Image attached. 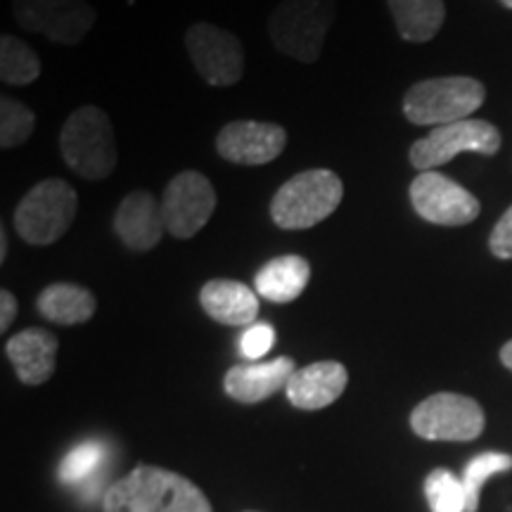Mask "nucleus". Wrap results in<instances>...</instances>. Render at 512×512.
<instances>
[{"label":"nucleus","instance_id":"nucleus-1","mask_svg":"<svg viewBox=\"0 0 512 512\" xmlns=\"http://www.w3.org/2000/svg\"><path fill=\"white\" fill-rule=\"evenodd\" d=\"M105 512H211V505L190 479L138 465L107 489Z\"/></svg>","mask_w":512,"mask_h":512},{"label":"nucleus","instance_id":"nucleus-2","mask_svg":"<svg viewBox=\"0 0 512 512\" xmlns=\"http://www.w3.org/2000/svg\"><path fill=\"white\" fill-rule=\"evenodd\" d=\"M64 164L83 181H105L119 164L117 138L110 114L86 105L69 114L60 133Z\"/></svg>","mask_w":512,"mask_h":512},{"label":"nucleus","instance_id":"nucleus-3","mask_svg":"<svg viewBox=\"0 0 512 512\" xmlns=\"http://www.w3.org/2000/svg\"><path fill=\"white\" fill-rule=\"evenodd\" d=\"M337 17L335 0H280L268 17V38L280 55L313 64Z\"/></svg>","mask_w":512,"mask_h":512},{"label":"nucleus","instance_id":"nucleus-4","mask_svg":"<svg viewBox=\"0 0 512 512\" xmlns=\"http://www.w3.org/2000/svg\"><path fill=\"white\" fill-rule=\"evenodd\" d=\"M344 183L330 169H309L280 185L271 200V219L283 230H306L337 211Z\"/></svg>","mask_w":512,"mask_h":512},{"label":"nucleus","instance_id":"nucleus-5","mask_svg":"<svg viewBox=\"0 0 512 512\" xmlns=\"http://www.w3.org/2000/svg\"><path fill=\"white\" fill-rule=\"evenodd\" d=\"M486 100L482 81L472 76H441L408 88L403 114L415 126H446L470 119Z\"/></svg>","mask_w":512,"mask_h":512},{"label":"nucleus","instance_id":"nucleus-6","mask_svg":"<svg viewBox=\"0 0 512 512\" xmlns=\"http://www.w3.org/2000/svg\"><path fill=\"white\" fill-rule=\"evenodd\" d=\"M79 211L76 190L62 178L36 183L15 209V230L27 245H55L72 228Z\"/></svg>","mask_w":512,"mask_h":512},{"label":"nucleus","instance_id":"nucleus-7","mask_svg":"<svg viewBox=\"0 0 512 512\" xmlns=\"http://www.w3.org/2000/svg\"><path fill=\"white\" fill-rule=\"evenodd\" d=\"M498 150H501V133L494 124L482 119H465L432 128L425 138L415 140L408 159L422 174L448 164L460 152L494 157Z\"/></svg>","mask_w":512,"mask_h":512},{"label":"nucleus","instance_id":"nucleus-8","mask_svg":"<svg viewBox=\"0 0 512 512\" xmlns=\"http://www.w3.org/2000/svg\"><path fill=\"white\" fill-rule=\"evenodd\" d=\"M484 425L482 406L453 392L427 396L411 413L413 432L430 441H472L484 432Z\"/></svg>","mask_w":512,"mask_h":512},{"label":"nucleus","instance_id":"nucleus-9","mask_svg":"<svg viewBox=\"0 0 512 512\" xmlns=\"http://www.w3.org/2000/svg\"><path fill=\"white\" fill-rule=\"evenodd\" d=\"M12 17L24 31L76 46L93 29L98 10L86 0H12Z\"/></svg>","mask_w":512,"mask_h":512},{"label":"nucleus","instance_id":"nucleus-10","mask_svg":"<svg viewBox=\"0 0 512 512\" xmlns=\"http://www.w3.org/2000/svg\"><path fill=\"white\" fill-rule=\"evenodd\" d=\"M185 50H188L195 72L209 86H235L245 74V50H242L240 38L216 24H192L185 34Z\"/></svg>","mask_w":512,"mask_h":512},{"label":"nucleus","instance_id":"nucleus-11","mask_svg":"<svg viewBox=\"0 0 512 512\" xmlns=\"http://www.w3.org/2000/svg\"><path fill=\"white\" fill-rule=\"evenodd\" d=\"M216 209V190L200 171H181L166 185L162 214L166 233L176 240L195 238Z\"/></svg>","mask_w":512,"mask_h":512},{"label":"nucleus","instance_id":"nucleus-12","mask_svg":"<svg viewBox=\"0 0 512 512\" xmlns=\"http://www.w3.org/2000/svg\"><path fill=\"white\" fill-rule=\"evenodd\" d=\"M411 204L422 221L434 226H467L482 204L470 190L439 171H422L411 183Z\"/></svg>","mask_w":512,"mask_h":512},{"label":"nucleus","instance_id":"nucleus-13","mask_svg":"<svg viewBox=\"0 0 512 512\" xmlns=\"http://www.w3.org/2000/svg\"><path fill=\"white\" fill-rule=\"evenodd\" d=\"M287 131L271 121H230L216 136V152L230 164L264 166L285 152Z\"/></svg>","mask_w":512,"mask_h":512},{"label":"nucleus","instance_id":"nucleus-14","mask_svg":"<svg viewBox=\"0 0 512 512\" xmlns=\"http://www.w3.org/2000/svg\"><path fill=\"white\" fill-rule=\"evenodd\" d=\"M162 202L152 192L133 190L119 202L114 214V233L133 252H150L164 235Z\"/></svg>","mask_w":512,"mask_h":512},{"label":"nucleus","instance_id":"nucleus-15","mask_svg":"<svg viewBox=\"0 0 512 512\" xmlns=\"http://www.w3.org/2000/svg\"><path fill=\"white\" fill-rule=\"evenodd\" d=\"M349 382V373L337 361L311 363L292 375L287 384V399L294 408L302 411H320V408L335 403L344 394Z\"/></svg>","mask_w":512,"mask_h":512},{"label":"nucleus","instance_id":"nucleus-16","mask_svg":"<svg viewBox=\"0 0 512 512\" xmlns=\"http://www.w3.org/2000/svg\"><path fill=\"white\" fill-rule=\"evenodd\" d=\"M294 373H297V368H294L292 358L287 356H280L268 363L235 366L223 377V389H226L230 399L240 403H259L280 392V389H287Z\"/></svg>","mask_w":512,"mask_h":512},{"label":"nucleus","instance_id":"nucleus-17","mask_svg":"<svg viewBox=\"0 0 512 512\" xmlns=\"http://www.w3.org/2000/svg\"><path fill=\"white\" fill-rule=\"evenodd\" d=\"M57 337L41 328H29L17 332L5 344V354L15 366V373L24 384H43L55 373L57 361Z\"/></svg>","mask_w":512,"mask_h":512},{"label":"nucleus","instance_id":"nucleus-18","mask_svg":"<svg viewBox=\"0 0 512 512\" xmlns=\"http://www.w3.org/2000/svg\"><path fill=\"white\" fill-rule=\"evenodd\" d=\"M200 304L209 318L233 328L252 325L259 316V294L238 280H209L200 292Z\"/></svg>","mask_w":512,"mask_h":512},{"label":"nucleus","instance_id":"nucleus-19","mask_svg":"<svg viewBox=\"0 0 512 512\" xmlns=\"http://www.w3.org/2000/svg\"><path fill=\"white\" fill-rule=\"evenodd\" d=\"M311 280V266L304 256L285 254L275 256L259 268L254 278V287L259 297L275 304L294 302L306 290Z\"/></svg>","mask_w":512,"mask_h":512},{"label":"nucleus","instance_id":"nucleus-20","mask_svg":"<svg viewBox=\"0 0 512 512\" xmlns=\"http://www.w3.org/2000/svg\"><path fill=\"white\" fill-rule=\"evenodd\" d=\"M38 313L57 325H79L93 318L95 294L74 283H55L38 294Z\"/></svg>","mask_w":512,"mask_h":512},{"label":"nucleus","instance_id":"nucleus-21","mask_svg":"<svg viewBox=\"0 0 512 512\" xmlns=\"http://www.w3.org/2000/svg\"><path fill=\"white\" fill-rule=\"evenodd\" d=\"M396 31L408 43H427L439 34L446 19L444 0H387Z\"/></svg>","mask_w":512,"mask_h":512},{"label":"nucleus","instance_id":"nucleus-22","mask_svg":"<svg viewBox=\"0 0 512 512\" xmlns=\"http://www.w3.org/2000/svg\"><path fill=\"white\" fill-rule=\"evenodd\" d=\"M107 446L102 441L88 439L83 444L74 446L60 463V479L64 484H72L83 491L88 498L98 496V486H102L107 477Z\"/></svg>","mask_w":512,"mask_h":512},{"label":"nucleus","instance_id":"nucleus-23","mask_svg":"<svg viewBox=\"0 0 512 512\" xmlns=\"http://www.w3.org/2000/svg\"><path fill=\"white\" fill-rule=\"evenodd\" d=\"M41 72V60L34 48L12 34L0 36V81L5 86H29Z\"/></svg>","mask_w":512,"mask_h":512},{"label":"nucleus","instance_id":"nucleus-24","mask_svg":"<svg viewBox=\"0 0 512 512\" xmlns=\"http://www.w3.org/2000/svg\"><path fill=\"white\" fill-rule=\"evenodd\" d=\"M34 128L36 114L24 102L8 98V95L0 98V147L3 150L27 143L34 136Z\"/></svg>","mask_w":512,"mask_h":512},{"label":"nucleus","instance_id":"nucleus-25","mask_svg":"<svg viewBox=\"0 0 512 512\" xmlns=\"http://www.w3.org/2000/svg\"><path fill=\"white\" fill-rule=\"evenodd\" d=\"M512 467V456L508 453H479L465 465L463 472V486H465V496H467V512H477L479 505V491L486 484V479H491L498 472H505Z\"/></svg>","mask_w":512,"mask_h":512},{"label":"nucleus","instance_id":"nucleus-26","mask_svg":"<svg viewBox=\"0 0 512 512\" xmlns=\"http://www.w3.org/2000/svg\"><path fill=\"white\" fill-rule=\"evenodd\" d=\"M425 496L432 512H467V496L463 479L451 470H434L425 479Z\"/></svg>","mask_w":512,"mask_h":512},{"label":"nucleus","instance_id":"nucleus-27","mask_svg":"<svg viewBox=\"0 0 512 512\" xmlns=\"http://www.w3.org/2000/svg\"><path fill=\"white\" fill-rule=\"evenodd\" d=\"M275 344V330L268 323H252L240 337V354L249 361H259L264 358Z\"/></svg>","mask_w":512,"mask_h":512},{"label":"nucleus","instance_id":"nucleus-28","mask_svg":"<svg viewBox=\"0 0 512 512\" xmlns=\"http://www.w3.org/2000/svg\"><path fill=\"white\" fill-rule=\"evenodd\" d=\"M489 249L496 259H512V207L505 211L494 230H491Z\"/></svg>","mask_w":512,"mask_h":512},{"label":"nucleus","instance_id":"nucleus-29","mask_svg":"<svg viewBox=\"0 0 512 512\" xmlns=\"http://www.w3.org/2000/svg\"><path fill=\"white\" fill-rule=\"evenodd\" d=\"M15 316H17V299L15 294L3 290L0 292V330L8 332L10 325L15 323Z\"/></svg>","mask_w":512,"mask_h":512},{"label":"nucleus","instance_id":"nucleus-30","mask_svg":"<svg viewBox=\"0 0 512 512\" xmlns=\"http://www.w3.org/2000/svg\"><path fill=\"white\" fill-rule=\"evenodd\" d=\"M5 259H8V233L0 228V264H5Z\"/></svg>","mask_w":512,"mask_h":512},{"label":"nucleus","instance_id":"nucleus-31","mask_svg":"<svg viewBox=\"0 0 512 512\" xmlns=\"http://www.w3.org/2000/svg\"><path fill=\"white\" fill-rule=\"evenodd\" d=\"M501 361H503L505 368L512 370V339L501 349Z\"/></svg>","mask_w":512,"mask_h":512},{"label":"nucleus","instance_id":"nucleus-32","mask_svg":"<svg viewBox=\"0 0 512 512\" xmlns=\"http://www.w3.org/2000/svg\"><path fill=\"white\" fill-rule=\"evenodd\" d=\"M501 3H503L508 10H512V0H501Z\"/></svg>","mask_w":512,"mask_h":512}]
</instances>
